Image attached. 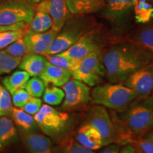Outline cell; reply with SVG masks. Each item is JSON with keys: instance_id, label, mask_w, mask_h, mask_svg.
<instances>
[{"instance_id": "1", "label": "cell", "mask_w": 153, "mask_h": 153, "mask_svg": "<svg viewBox=\"0 0 153 153\" xmlns=\"http://www.w3.org/2000/svg\"><path fill=\"white\" fill-rule=\"evenodd\" d=\"M106 75L111 83L124 82L153 62V54L133 42L118 43L103 53Z\"/></svg>"}, {"instance_id": "2", "label": "cell", "mask_w": 153, "mask_h": 153, "mask_svg": "<svg viewBox=\"0 0 153 153\" xmlns=\"http://www.w3.org/2000/svg\"><path fill=\"white\" fill-rule=\"evenodd\" d=\"M91 97L94 104L118 112L126 111L137 99L133 89L118 83L97 85L91 91Z\"/></svg>"}, {"instance_id": "3", "label": "cell", "mask_w": 153, "mask_h": 153, "mask_svg": "<svg viewBox=\"0 0 153 153\" xmlns=\"http://www.w3.org/2000/svg\"><path fill=\"white\" fill-rule=\"evenodd\" d=\"M123 120L132 133L144 136L153 129V97H146L128 107Z\"/></svg>"}, {"instance_id": "4", "label": "cell", "mask_w": 153, "mask_h": 153, "mask_svg": "<svg viewBox=\"0 0 153 153\" xmlns=\"http://www.w3.org/2000/svg\"><path fill=\"white\" fill-rule=\"evenodd\" d=\"M87 23L82 19L70 21L57 33L43 55H54L64 52L87 33Z\"/></svg>"}, {"instance_id": "5", "label": "cell", "mask_w": 153, "mask_h": 153, "mask_svg": "<svg viewBox=\"0 0 153 153\" xmlns=\"http://www.w3.org/2000/svg\"><path fill=\"white\" fill-rule=\"evenodd\" d=\"M88 120L101 134L104 146L120 141V133L106 107L97 104L93 106L88 114Z\"/></svg>"}, {"instance_id": "6", "label": "cell", "mask_w": 153, "mask_h": 153, "mask_svg": "<svg viewBox=\"0 0 153 153\" xmlns=\"http://www.w3.org/2000/svg\"><path fill=\"white\" fill-rule=\"evenodd\" d=\"M69 118L68 114L60 112L48 104L42 105L34 115V119L38 127L48 136L58 135L65 127Z\"/></svg>"}, {"instance_id": "7", "label": "cell", "mask_w": 153, "mask_h": 153, "mask_svg": "<svg viewBox=\"0 0 153 153\" xmlns=\"http://www.w3.org/2000/svg\"><path fill=\"white\" fill-rule=\"evenodd\" d=\"M35 9L24 1H9L0 4V25L10 26L18 23L30 24Z\"/></svg>"}, {"instance_id": "8", "label": "cell", "mask_w": 153, "mask_h": 153, "mask_svg": "<svg viewBox=\"0 0 153 153\" xmlns=\"http://www.w3.org/2000/svg\"><path fill=\"white\" fill-rule=\"evenodd\" d=\"M123 83L133 89L137 99L148 97L153 91V62L132 73Z\"/></svg>"}, {"instance_id": "9", "label": "cell", "mask_w": 153, "mask_h": 153, "mask_svg": "<svg viewBox=\"0 0 153 153\" xmlns=\"http://www.w3.org/2000/svg\"><path fill=\"white\" fill-rule=\"evenodd\" d=\"M65 92L62 108H72L91 100L90 88L81 81L70 79L62 86Z\"/></svg>"}, {"instance_id": "10", "label": "cell", "mask_w": 153, "mask_h": 153, "mask_svg": "<svg viewBox=\"0 0 153 153\" xmlns=\"http://www.w3.org/2000/svg\"><path fill=\"white\" fill-rule=\"evenodd\" d=\"M34 9L36 12L40 11L49 14L53 22L51 28L57 33L63 28L71 14L65 0H43Z\"/></svg>"}, {"instance_id": "11", "label": "cell", "mask_w": 153, "mask_h": 153, "mask_svg": "<svg viewBox=\"0 0 153 153\" xmlns=\"http://www.w3.org/2000/svg\"><path fill=\"white\" fill-rule=\"evenodd\" d=\"M98 49H100V44L98 38L96 34L91 32L85 33L71 47L64 52L57 55L82 60L91 53Z\"/></svg>"}, {"instance_id": "12", "label": "cell", "mask_w": 153, "mask_h": 153, "mask_svg": "<svg viewBox=\"0 0 153 153\" xmlns=\"http://www.w3.org/2000/svg\"><path fill=\"white\" fill-rule=\"evenodd\" d=\"M57 34L52 28L42 33H36L28 29L24 37L28 53L43 55Z\"/></svg>"}, {"instance_id": "13", "label": "cell", "mask_w": 153, "mask_h": 153, "mask_svg": "<svg viewBox=\"0 0 153 153\" xmlns=\"http://www.w3.org/2000/svg\"><path fill=\"white\" fill-rule=\"evenodd\" d=\"M22 139L30 153H53L52 142L48 137L41 133L24 131Z\"/></svg>"}, {"instance_id": "14", "label": "cell", "mask_w": 153, "mask_h": 153, "mask_svg": "<svg viewBox=\"0 0 153 153\" xmlns=\"http://www.w3.org/2000/svg\"><path fill=\"white\" fill-rule=\"evenodd\" d=\"M45 86L50 85L55 87H62L71 79V72L61 68L48 62L43 71L39 76Z\"/></svg>"}, {"instance_id": "15", "label": "cell", "mask_w": 153, "mask_h": 153, "mask_svg": "<svg viewBox=\"0 0 153 153\" xmlns=\"http://www.w3.org/2000/svg\"><path fill=\"white\" fill-rule=\"evenodd\" d=\"M76 140L92 150H98L104 146L101 134L89 123L82 126L79 129L76 135Z\"/></svg>"}, {"instance_id": "16", "label": "cell", "mask_w": 153, "mask_h": 153, "mask_svg": "<svg viewBox=\"0 0 153 153\" xmlns=\"http://www.w3.org/2000/svg\"><path fill=\"white\" fill-rule=\"evenodd\" d=\"M48 61L46 57L36 53H28L23 57L19 68L26 71L30 76H38L43 71Z\"/></svg>"}, {"instance_id": "17", "label": "cell", "mask_w": 153, "mask_h": 153, "mask_svg": "<svg viewBox=\"0 0 153 153\" xmlns=\"http://www.w3.org/2000/svg\"><path fill=\"white\" fill-rule=\"evenodd\" d=\"M72 14L83 15L96 12L104 7V0H65Z\"/></svg>"}, {"instance_id": "18", "label": "cell", "mask_w": 153, "mask_h": 153, "mask_svg": "<svg viewBox=\"0 0 153 153\" xmlns=\"http://www.w3.org/2000/svg\"><path fill=\"white\" fill-rule=\"evenodd\" d=\"M79 66L101 77L106 75V69L103 61V52L101 48L94 51L82 59Z\"/></svg>"}, {"instance_id": "19", "label": "cell", "mask_w": 153, "mask_h": 153, "mask_svg": "<svg viewBox=\"0 0 153 153\" xmlns=\"http://www.w3.org/2000/svg\"><path fill=\"white\" fill-rule=\"evenodd\" d=\"M29 79L30 75L27 72L24 70H19L4 78L2 84L9 92L12 94L17 90L24 89Z\"/></svg>"}, {"instance_id": "20", "label": "cell", "mask_w": 153, "mask_h": 153, "mask_svg": "<svg viewBox=\"0 0 153 153\" xmlns=\"http://www.w3.org/2000/svg\"><path fill=\"white\" fill-rule=\"evenodd\" d=\"M16 137V130L12 120L6 116L0 117V151L10 145Z\"/></svg>"}, {"instance_id": "21", "label": "cell", "mask_w": 153, "mask_h": 153, "mask_svg": "<svg viewBox=\"0 0 153 153\" xmlns=\"http://www.w3.org/2000/svg\"><path fill=\"white\" fill-rule=\"evenodd\" d=\"M132 42L153 54V24L137 30L134 34Z\"/></svg>"}, {"instance_id": "22", "label": "cell", "mask_w": 153, "mask_h": 153, "mask_svg": "<svg viewBox=\"0 0 153 153\" xmlns=\"http://www.w3.org/2000/svg\"><path fill=\"white\" fill-rule=\"evenodd\" d=\"M138 0H107L106 14L113 18H117L126 14L133 7Z\"/></svg>"}, {"instance_id": "23", "label": "cell", "mask_w": 153, "mask_h": 153, "mask_svg": "<svg viewBox=\"0 0 153 153\" xmlns=\"http://www.w3.org/2000/svg\"><path fill=\"white\" fill-rule=\"evenodd\" d=\"M11 114L15 124L24 131H30L38 126L33 116L25 112L22 108L13 107Z\"/></svg>"}, {"instance_id": "24", "label": "cell", "mask_w": 153, "mask_h": 153, "mask_svg": "<svg viewBox=\"0 0 153 153\" xmlns=\"http://www.w3.org/2000/svg\"><path fill=\"white\" fill-rule=\"evenodd\" d=\"M133 7L137 23L147 24L153 18V7L147 0H138Z\"/></svg>"}, {"instance_id": "25", "label": "cell", "mask_w": 153, "mask_h": 153, "mask_svg": "<svg viewBox=\"0 0 153 153\" xmlns=\"http://www.w3.org/2000/svg\"><path fill=\"white\" fill-rule=\"evenodd\" d=\"M45 57L48 62L68 70L71 72V73L79 68L82 60L79 59L72 58V57L60 56L59 55H47Z\"/></svg>"}, {"instance_id": "26", "label": "cell", "mask_w": 153, "mask_h": 153, "mask_svg": "<svg viewBox=\"0 0 153 153\" xmlns=\"http://www.w3.org/2000/svg\"><path fill=\"white\" fill-rule=\"evenodd\" d=\"M43 100L50 106H58L62 104L65 98L63 89L55 86H47L43 92Z\"/></svg>"}, {"instance_id": "27", "label": "cell", "mask_w": 153, "mask_h": 153, "mask_svg": "<svg viewBox=\"0 0 153 153\" xmlns=\"http://www.w3.org/2000/svg\"><path fill=\"white\" fill-rule=\"evenodd\" d=\"M72 76L73 79L81 81L89 87H94L96 85H98L102 80V77L87 71L80 66L72 72Z\"/></svg>"}, {"instance_id": "28", "label": "cell", "mask_w": 153, "mask_h": 153, "mask_svg": "<svg viewBox=\"0 0 153 153\" xmlns=\"http://www.w3.org/2000/svg\"><path fill=\"white\" fill-rule=\"evenodd\" d=\"M22 58H17L9 55L4 51L0 50V75L9 74L19 67Z\"/></svg>"}, {"instance_id": "29", "label": "cell", "mask_w": 153, "mask_h": 153, "mask_svg": "<svg viewBox=\"0 0 153 153\" xmlns=\"http://www.w3.org/2000/svg\"><path fill=\"white\" fill-rule=\"evenodd\" d=\"M28 30L26 26L22 29L0 32V50L4 49L13 42L24 37L27 33Z\"/></svg>"}, {"instance_id": "30", "label": "cell", "mask_w": 153, "mask_h": 153, "mask_svg": "<svg viewBox=\"0 0 153 153\" xmlns=\"http://www.w3.org/2000/svg\"><path fill=\"white\" fill-rule=\"evenodd\" d=\"M24 37L13 42L7 48H5L4 51L11 56L17 58H23L25 55L28 54V48Z\"/></svg>"}, {"instance_id": "31", "label": "cell", "mask_w": 153, "mask_h": 153, "mask_svg": "<svg viewBox=\"0 0 153 153\" xmlns=\"http://www.w3.org/2000/svg\"><path fill=\"white\" fill-rule=\"evenodd\" d=\"M45 89V85L43 80L38 76H33L25 85L24 89L33 97L39 98L43 96Z\"/></svg>"}, {"instance_id": "32", "label": "cell", "mask_w": 153, "mask_h": 153, "mask_svg": "<svg viewBox=\"0 0 153 153\" xmlns=\"http://www.w3.org/2000/svg\"><path fill=\"white\" fill-rule=\"evenodd\" d=\"M12 108L10 93L4 87L0 85V117L10 114Z\"/></svg>"}, {"instance_id": "33", "label": "cell", "mask_w": 153, "mask_h": 153, "mask_svg": "<svg viewBox=\"0 0 153 153\" xmlns=\"http://www.w3.org/2000/svg\"><path fill=\"white\" fill-rule=\"evenodd\" d=\"M62 153H96L94 151L82 145L74 139H70L65 143Z\"/></svg>"}, {"instance_id": "34", "label": "cell", "mask_w": 153, "mask_h": 153, "mask_svg": "<svg viewBox=\"0 0 153 153\" xmlns=\"http://www.w3.org/2000/svg\"><path fill=\"white\" fill-rule=\"evenodd\" d=\"M131 145L137 153H153V141L144 137L132 140Z\"/></svg>"}, {"instance_id": "35", "label": "cell", "mask_w": 153, "mask_h": 153, "mask_svg": "<svg viewBox=\"0 0 153 153\" xmlns=\"http://www.w3.org/2000/svg\"><path fill=\"white\" fill-rule=\"evenodd\" d=\"M11 95H12V104L14 105L15 107L20 108H22L32 97L24 89L17 90Z\"/></svg>"}, {"instance_id": "36", "label": "cell", "mask_w": 153, "mask_h": 153, "mask_svg": "<svg viewBox=\"0 0 153 153\" xmlns=\"http://www.w3.org/2000/svg\"><path fill=\"white\" fill-rule=\"evenodd\" d=\"M42 106V101L39 98L37 97H32L28 102L22 107V109L26 112L27 114L31 115V116H34L38 113L40 108Z\"/></svg>"}, {"instance_id": "37", "label": "cell", "mask_w": 153, "mask_h": 153, "mask_svg": "<svg viewBox=\"0 0 153 153\" xmlns=\"http://www.w3.org/2000/svg\"><path fill=\"white\" fill-rule=\"evenodd\" d=\"M26 26H27V24L24 22L18 23V24L10 25V26H2V25H0V32L22 29V28H26Z\"/></svg>"}, {"instance_id": "38", "label": "cell", "mask_w": 153, "mask_h": 153, "mask_svg": "<svg viewBox=\"0 0 153 153\" xmlns=\"http://www.w3.org/2000/svg\"><path fill=\"white\" fill-rule=\"evenodd\" d=\"M106 148L102 150L101 153H119L120 147L117 144H109L106 145Z\"/></svg>"}, {"instance_id": "39", "label": "cell", "mask_w": 153, "mask_h": 153, "mask_svg": "<svg viewBox=\"0 0 153 153\" xmlns=\"http://www.w3.org/2000/svg\"><path fill=\"white\" fill-rule=\"evenodd\" d=\"M119 153H137L132 145H127L120 150Z\"/></svg>"}, {"instance_id": "40", "label": "cell", "mask_w": 153, "mask_h": 153, "mask_svg": "<svg viewBox=\"0 0 153 153\" xmlns=\"http://www.w3.org/2000/svg\"><path fill=\"white\" fill-rule=\"evenodd\" d=\"M145 137V138H148L149 140H151L153 141V129L152 131H150V132H148V133H146L144 136H143Z\"/></svg>"}, {"instance_id": "41", "label": "cell", "mask_w": 153, "mask_h": 153, "mask_svg": "<svg viewBox=\"0 0 153 153\" xmlns=\"http://www.w3.org/2000/svg\"><path fill=\"white\" fill-rule=\"evenodd\" d=\"M23 1H26V2H28L29 4H36V3L41 2V1H43V0H23Z\"/></svg>"}]
</instances>
